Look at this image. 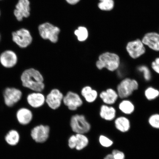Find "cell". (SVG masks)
I'll return each instance as SVG.
<instances>
[{
    "label": "cell",
    "mask_w": 159,
    "mask_h": 159,
    "mask_svg": "<svg viewBox=\"0 0 159 159\" xmlns=\"http://www.w3.org/2000/svg\"><path fill=\"white\" fill-rule=\"evenodd\" d=\"M39 31L40 35L43 39L49 40L53 43H57L60 30L49 23H45L39 25Z\"/></svg>",
    "instance_id": "obj_5"
},
{
    "label": "cell",
    "mask_w": 159,
    "mask_h": 159,
    "mask_svg": "<svg viewBox=\"0 0 159 159\" xmlns=\"http://www.w3.org/2000/svg\"><path fill=\"white\" fill-rule=\"evenodd\" d=\"M99 142L101 146L105 148H109L114 144V142L104 135H101L99 138Z\"/></svg>",
    "instance_id": "obj_29"
},
{
    "label": "cell",
    "mask_w": 159,
    "mask_h": 159,
    "mask_svg": "<svg viewBox=\"0 0 159 159\" xmlns=\"http://www.w3.org/2000/svg\"><path fill=\"white\" fill-rule=\"evenodd\" d=\"M70 125L73 132L76 134H85L91 130V126L83 115L75 114L71 117Z\"/></svg>",
    "instance_id": "obj_4"
},
{
    "label": "cell",
    "mask_w": 159,
    "mask_h": 159,
    "mask_svg": "<svg viewBox=\"0 0 159 159\" xmlns=\"http://www.w3.org/2000/svg\"><path fill=\"white\" fill-rule=\"evenodd\" d=\"M81 94L86 102L89 103H94L98 99L99 95L98 91L89 85L83 87Z\"/></svg>",
    "instance_id": "obj_21"
},
{
    "label": "cell",
    "mask_w": 159,
    "mask_h": 159,
    "mask_svg": "<svg viewBox=\"0 0 159 159\" xmlns=\"http://www.w3.org/2000/svg\"><path fill=\"white\" fill-rule=\"evenodd\" d=\"M0 16H1V11H0Z\"/></svg>",
    "instance_id": "obj_36"
},
{
    "label": "cell",
    "mask_w": 159,
    "mask_h": 159,
    "mask_svg": "<svg viewBox=\"0 0 159 159\" xmlns=\"http://www.w3.org/2000/svg\"><path fill=\"white\" fill-rule=\"evenodd\" d=\"M21 81L24 87L35 92H42L45 88L43 75L34 68L24 71L21 75Z\"/></svg>",
    "instance_id": "obj_1"
},
{
    "label": "cell",
    "mask_w": 159,
    "mask_h": 159,
    "mask_svg": "<svg viewBox=\"0 0 159 159\" xmlns=\"http://www.w3.org/2000/svg\"><path fill=\"white\" fill-rule=\"evenodd\" d=\"M150 68L153 71L159 75V57H157L151 63Z\"/></svg>",
    "instance_id": "obj_30"
},
{
    "label": "cell",
    "mask_w": 159,
    "mask_h": 159,
    "mask_svg": "<svg viewBox=\"0 0 159 159\" xmlns=\"http://www.w3.org/2000/svg\"><path fill=\"white\" fill-rule=\"evenodd\" d=\"M104 159H115V158L112 154H107L105 157Z\"/></svg>",
    "instance_id": "obj_34"
},
{
    "label": "cell",
    "mask_w": 159,
    "mask_h": 159,
    "mask_svg": "<svg viewBox=\"0 0 159 159\" xmlns=\"http://www.w3.org/2000/svg\"><path fill=\"white\" fill-rule=\"evenodd\" d=\"M126 49L129 57L134 59H138L146 52V47L140 39L129 41L127 43Z\"/></svg>",
    "instance_id": "obj_6"
},
{
    "label": "cell",
    "mask_w": 159,
    "mask_h": 159,
    "mask_svg": "<svg viewBox=\"0 0 159 159\" xmlns=\"http://www.w3.org/2000/svg\"><path fill=\"white\" fill-rule=\"evenodd\" d=\"M115 159H125L124 153L122 151L115 149L112 151V153Z\"/></svg>",
    "instance_id": "obj_31"
},
{
    "label": "cell",
    "mask_w": 159,
    "mask_h": 159,
    "mask_svg": "<svg viewBox=\"0 0 159 159\" xmlns=\"http://www.w3.org/2000/svg\"><path fill=\"white\" fill-rule=\"evenodd\" d=\"M1 34H0V41H1Z\"/></svg>",
    "instance_id": "obj_35"
},
{
    "label": "cell",
    "mask_w": 159,
    "mask_h": 159,
    "mask_svg": "<svg viewBox=\"0 0 159 159\" xmlns=\"http://www.w3.org/2000/svg\"><path fill=\"white\" fill-rule=\"evenodd\" d=\"M16 118L20 124L26 125L30 124L33 119V114L28 108H22L17 111Z\"/></svg>",
    "instance_id": "obj_19"
},
{
    "label": "cell",
    "mask_w": 159,
    "mask_h": 159,
    "mask_svg": "<svg viewBox=\"0 0 159 159\" xmlns=\"http://www.w3.org/2000/svg\"><path fill=\"white\" fill-rule=\"evenodd\" d=\"M20 139L18 132L15 130H10L5 137V140L8 144L11 146H15L18 143Z\"/></svg>",
    "instance_id": "obj_23"
},
{
    "label": "cell",
    "mask_w": 159,
    "mask_h": 159,
    "mask_svg": "<svg viewBox=\"0 0 159 159\" xmlns=\"http://www.w3.org/2000/svg\"><path fill=\"white\" fill-rule=\"evenodd\" d=\"M77 145L75 149L80 151L86 148L89 144L88 138L84 134H76Z\"/></svg>",
    "instance_id": "obj_25"
},
{
    "label": "cell",
    "mask_w": 159,
    "mask_h": 159,
    "mask_svg": "<svg viewBox=\"0 0 159 159\" xmlns=\"http://www.w3.org/2000/svg\"><path fill=\"white\" fill-rule=\"evenodd\" d=\"M22 95L20 89L15 87H7L3 92L5 104L8 107H12L21 100Z\"/></svg>",
    "instance_id": "obj_8"
},
{
    "label": "cell",
    "mask_w": 159,
    "mask_h": 159,
    "mask_svg": "<svg viewBox=\"0 0 159 159\" xmlns=\"http://www.w3.org/2000/svg\"><path fill=\"white\" fill-rule=\"evenodd\" d=\"M50 133V128L48 125H40L34 128L31 131V136L36 142L42 143L46 142Z\"/></svg>",
    "instance_id": "obj_11"
},
{
    "label": "cell",
    "mask_w": 159,
    "mask_h": 159,
    "mask_svg": "<svg viewBox=\"0 0 159 159\" xmlns=\"http://www.w3.org/2000/svg\"><path fill=\"white\" fill-rule=\"evenodd\" d=\"M136 70L143 75L144 80L147 83L150 82L152 79V70L150 67L146 64H142L137 65Z\"/></svg>",
    "instance_id": "obj_22"
},
{
    "label": "cell",
    "mask_w": 159,
    "mask_h": 159,
    "mask_svg": "<svg viewBox=\"0 0 159 159\" xmlns=\"http://www.w3.org/2000/svg\"><path fill=\"white\" fill-rule=\"evenodd\" d=\"M12 40L21 48L29 47L33 41V37L28 30L22 28L13 32L12 33Z\"/></svg>",
    "instance_id": "obj_7"
},
{
    "label": "cell",
    "mask_w": 159,
    "mask_h": 159,
    "mask_svg": "<svg viewBox=\"0 0 159 159\" xmlns=\"http://www.w3.org/2000/svg\"><path fill=\"white\" fill-rule=\"evenodd\" d=\"M77 145V138L75 135H73L70 137L68 140V146L71 149L76 148Z\"/></svg>",
    "instance_id": "obj_32"
},
{
    "label": "cell",
    "mask_w": 159,
    "mask_h": 159,
    "mask_svg": "<svg viewBox=\"0 0 159 159\" xmlns=\"http://www.w3.org/2000/svg\"><path fill=\"white\" fill-rule=\"evenodd\" d=\"M114 121L115 128L119 132L123 133H126L130 130V121L127 116L121 115L116 117Z\"/></svg>",
    "instance_id": "obj_20"
},
{
    "label": "cell",
    "mask_w": 159,
    "mask_h": 159,
    "mask_svg": "<svg viewBox=\"0 0 159 159\" xmlns=\"http://www.w3.org/2000/svg\"><path fill=\"white\" fill-rule=\"evenodd\" d=\"M0 1H1V0H0Z\"/></svg>",
    "instance_id": "obj_37"
},
{
    "label": "cell",
    "mask_w": 159,
    "mask_h": 159,
    "mask_svg": "<svg viewBox=\"0 0 159 159\" xmlns=\"http://www.w3.org/2000/svg\"><path fill=\"white\" fill-rule=\"evenodd\" d=\"M75 34L77 37L78 40L80 42L86 41L89 37L88 30L86 27L80 26L75 31Z\"/></svg>",
    "instance_id": "obj_26"
},
{
    "label": "cell",
    "mask_w": 159,
    "mask_h": 159,
    "mask_svg": "<svg viewBox=\"0 0 159 159\" xmlns=\"http://www.w3.org/2000/svg\"><path fill=\"white\" fill-rule=\"evenodd\" d=\"M17 56L13 51L7 50L0 55V63L5 68H12L17 64Z\"/></svg>",
    "instance_id": "obj_13"
},
{
    "label": "cell",
    "mask_w": 159,
    "mask_h": 159,
    "mask_svg": "<svg viewBox=\"0 0 159 159\" xmlns=\"http://www.w3.org/2000/svg\"><path fill=\"white\" fill-rule=\"evenodd\" d=\"M63 103L71 111L76 110L83 104V101L77 93L69 91L63 97Z\"/></svg>",
    "instance_id": "obj_9"
},
{
    "label": "cell",
    "mask_w": 159,
    "mask_h": 159,
    "mask_svg": "<svg viewBox=\"0 0 159 159\" xmlns=\"http://www.w3.org/2000/svg\"><path fill=\"white\" fill-rule=\"evenodd\" d=\"M30 2L29 0H19L16 5L13 13L18 21L23 20V18L28 17L30 15Z\"/></svg>",
    "instance_id": "obj_12"
},
{
    "label": "cell",
    "mask_w": 159,
    "mask_h": 159,
    "mask_svg": "<svg viewBox=\"0 0 159 159\" xmlns=\"http://www.w3.org/2000/svg\"><path fill=\"white\" fill-rule=\"evenodd\" d=\"M144 95L147 100L153 101L159 97V90L153 87L149 86L145 89Z\"/></svg>",
    "instance_id": "obj_24"
},
{
    "label": "cell",
    "mask_w": 159,
    "mask_h": 159,
    "mask_svg": "<svg viewBox=\"0 0 159 159\" xmlns=\"http://www.w3.org/2000/svg\"><path fill=\"white\" fill-rule=\"evenodd\" d=\"M98 97L103 104L113 105L118 101L119 96L117 91L112 88H108L99 93Z\"/></svg>",
    "instance_id": "obj_16"
},
{
    "label": "cell",
    "mask_w": 159,
    "mask_h": 159,
    "mask_svg": "<svg viewBox=\"0 0 159 159\" xmlns=\"http://www.w3.org/2000/svg\"><path fill=\"white\" fill-rule=\"evenodd\" d=\"M99 8L102 11H109L112 10L114 7V0H99Z\"/></svg>",
    "instance_id": "obj_27"
},
{
    "label": "cell",
    "mask_w": 159,
    "mask_h": 159,
    "mask_svg": "<svg viewBox=\"0 0 159 159\" xmlns=\"http://www.w3.org/2000/svg\"><path fill=\"white\" fill-rule=\"evenodd\" d=\"M120 64V59L116 53L105 52L98 56V59L95 61V66L98 70L105 69L114 72L119 68Z\"/></svg>",
    "instance_id": "obj_2"
},
{
    "label": "cell",
    "mask_w": 159,
    "mask_h": 159,
    "mask_svg": "<svg viewBox=\"0 0 159 159\" xmlns=\"http://www.w3.org/2000/svg\"><path fill=\"white\" fill-rule=\"evenodd\" d=\"M64 95L59 89H54L46 97V103L53 110H56L61 107L63 102Z\"/></svg>",
    "instance_id": "obj_10"
},
{
    "label": "cell",
    "mask_w": 159,
    "mask_h": 159,
    "mask_svg": "<svg viewBox=\"0 0 159 159\" xmlns=\"http://www.w3.org/2000/svg\"><path fill=\"white\" fill-rule=\"evenodd\" d=\"M115 104L112 105L125 116H130L134 112L135 107L134 103L129 99L118 98Z\"/></svg>",
    "instance_id": "obj_15"
},
{
    "label": "cell",
    "mask_w": 159,
    "mask_h": 159,
    "mask_svg": "<svg viewBox=\"0 0 159 159\" xmlns=\"http://www.w3.org/2000/svg\"><path fill=\"white\" fill-rule=\"evenodd\" d=\"M148 122L152 128L159 130V113H154L150 115Z\"/></svg>",
    "instance_id": "obj_28"
},
{
    "label": "cell",
    "mask_w": 159,
    "mask_h": 159,
    "mask_svg": "<svg viewBox=\"0 0 159 159\" xmlns=\"http://www.w3.org/2000/svg\"><path fill=\"white\" fill-rule=\"evenodd\" d=\"M27 101L30 106L33 108H38L46 103V97L41 92L34 91L27 95Z\"/></svg>",
    "instance_id": "obj_17"
},
{
    "label": "cell",
    "mask_w": 159,
    "mask_h": 159,
    "mask_svg": "<svg viewBox=\"0 0 159 159\" xmlns=\"http://www.w3.org/2000/svg\"><path fill=\"white\" fill-rule=\"evenodd\" d=\"M99 115L103 120L110 122L117 117V110L112 105L102 104L99 108Z\"/></svg>",
    "instance_id": "obj_18"
},
{
    "label": "cell",
    "mask_w": 159,
    "mask_h": 159,
    "mask_svg": "<svg viewBox=\"0 0 159 159\" xmlns=\"http://www.w3.org/2000/svg\"><path fill=\"white\" fill-rule=\"evenodd\" d=\"M69 4L74 5L76 4L80 1V0H66Z\"/></svg>",
    "instance_id": "obj_33"
},
{
    "label": "cell",
    "mask_w": 159,
    "mask_h": 159,
    "mask_svg": "<svg viewBox=\"0 0 159 159\" xmlns=\"http://www.w3.org/2000/svg\"><path fill=\"white\" fill-rule=\"evenodd\" d=\"M139 88V83L136 80L127 77L122 79L117 85L116 91L119 99H128Z\"/></svg>",
    "instance_id": "obj_3"
},
{
    "label": "cell",
    "mask_w": 159,
    "mask_h": 159,
    "mask_svg": "<svg viewBox=\"0 0 159 159\" xmlns=\"http://www.w3.org/2000/svg\"><path fill=\"white\" fill-rule=\"evenodd\" d=\"M146 47L152 50L159 52V34L156 32L147 33L141 39Z\"/></svg>",
    "instance_id": "obj_14"
}]
</instances>
